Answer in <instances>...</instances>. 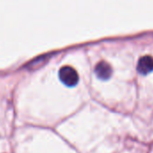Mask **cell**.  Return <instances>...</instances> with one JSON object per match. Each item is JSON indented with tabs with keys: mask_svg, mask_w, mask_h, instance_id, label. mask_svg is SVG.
I'll use <instances>...</instances> for the list:
<instances>
[{
	"mask_svg": "<svg viewBox=\"0 0 153 153\" xmlns=\"http://www.w3.org/2000/svg\"><path fill=\"white\" fill-rule=\"evenodd\" d=\"M59 78L60 81L67 87L72 88L79 83V76L75 68L69 66L62 67L59 71Z\"/></svg>",
	"mask_w": 153,
	"mask_h": 153,
	"instance_id": "obj_1",
	"label": "cell"
},
{
	"mask_svg": "<svg viewBox=\"0 0 153 153\" xmlns=\"http://www.w3.org/2000/svg\"><path fill=\"white\" fill-rule=\"evenodd\" d=\"M95 73L101 80H107L111 78L113 69L112 67L105 61H100L95 68Z\"/></svg>",
	"mask_w": 153,
	"mask_h": 153,
	"instance_id": "obj_2",
	"label": "cell"
},
{
	"mask_svg": "<svg viewBox=\"0 0 153 153\" xmlns=\"http://www.w3.org/2000/svg\"><path fill=\"white\" fill-rule=\"evenodd\" d=\"M137 70L141 75H148L153 71V58L151 56H143L139 59Z\"/></svg>",
	"mask_w": 153,
	"mask_h": 153,
	"instance_id": "obj_3",
	"label": "cell"
}]
</instances>
